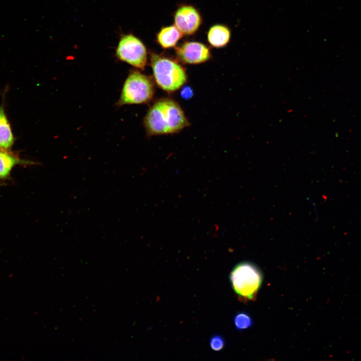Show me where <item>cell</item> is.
I'll list each match as a JSON object with an SVG mask.
<instances>
[{"label": "cell", "instance_id": "1", "mask_svg": "<svg viewBox=\"0 0 361 361\" xmlns=\"http://www.w3.org/2000/svg\"><path fill=\"white\" fill-rule=\"evenodd\" d=\"M189 124L179 105L168 98L156 101L144 118V127L149 136L177 133Z\"/></svg>", "mask_w": 361, "mask_h": 361}, {"label": "cell", "instance_id": "2", "mask_svg": "<svg viewBox=\"0 0 361 361\" xmlns=\"http://www.w3.org/2000/svg\"><path fill=\"white\" fill-rule=\"evenodd\" d=\"M229 279L234 292L245 301L253 300L263 282L260 269L249 261L241 262L231 271Z\"/></svg>", "mask_w": 361, "mask_h": 361}, {"label": "cell", "instance_id": "3", "mask_svg": "<svg viewBox=\"0 0 361 361\" xmlns=\"http://www.w3.org/2000/svg\"><path fill=\"white\" fill-rule=\"evenodd\" d=\"M150 62L154 81L164 91L173 92L187 82L185 70L176 61L152 54Z\"/></svg>", "mask_w": 361, "mask_h": 361}, {"label": "cell", "instance_id": "4", "mask_svg": "<svg viewBox=\"0 0 361 361\" xmlns=\"http://www.w3.org/2000/svg\"><path fill=\"white\" fill-rule=\"evenodd\" d=\"M154 91L152 78L138 71L133 70L124 81L116 105L148 103L152 100Z\"/></svg>", "mask_w": 361, "mask_h": 361}, {"label": "cell", "instance_id": "5", "mask_svg": "<svg viewBox=\"0 0 361 361\" xmlns=\"http://www.w3.org/2000/svg\"><path fill=\"white\" fill-rule=\"evenodd\" d=\"M116 55L121 61L144 70L147 63V52L142 42L132 34L123 35L120 39Z\"/></svg>", "mask_w": 361, "mask_h": 361}, {"label": "cell", "instance_id": "6", "mask_svg": "<svg viewBox=\"0 0 361 361\" xmlns=\"http://www.w3.org/2000/svg\"><path fill=\"white\" fill-rule=\"evenodd\" d=\"M176 54L183 63L197 64L205 62L211 58L209 49L204 44L194 42H187L176 48Z\"/></svg>", "mask_w": 361, "mask_h": 361}, {"label": "cell", "instance_id": "7", "mask_svg": "<svg viewBox=\"0 0 361 361\" xmlns=\"http://www.w3.org/2000/svg\"><path fill=\"white\" fill-rule=\"evenodd\" d=\"M201 23L199 13L191 6H186L179 8L174 15L175 27L185 34L190 35L195 33Z\"/></svg>", "mask_w": 361, "mask_h": 361}, {"label": "cell", "instance_id": "8", "mask_svg": "<svg viewBox=\"0 0 361 361\" xmlns=\"http://www.w3.org/2000/svg\"><path fill=\"white\" fill-rule=\"evenodd\" d=\"M37 162L20 158L9 150L0 148V180L10 178L13 168L17 165H33Z\"/></svg>", "mask_w": 361, "mask_h": 361}, {"label": "cell", "instance_id": "9", "mask_svg": "<svg viewBox=\"0 0 361 361\" xmlns=\"http://www.w3.org/2000/svg\"><path fill=\"white\" fill-rule=\"evenodd\" d=\"M14 142V137L3 105L0 106V148L10 150Z\"/></svg>", "mask_w": 361, "mask_h": 361}, {"label": "cell", "instance_id": "10", "mask_svg": "<svg viewBox=\"0 0 361 361\" xmlns=\"http://www.w3.org/2000/svg\"><path fill=\"white\" fill-rule=\"evenodd\" d=\"M231 32L228 27L224 25H217L210 29L208 34L209 42L213 47H223L229 42Z\"/></svg>", "mask_w": 361, "mask_h": 361}, {"label": "cell", "instance_id": "11", "mask_svg": "<svg viewBox=\"0 0 361 361\" xmlns=\"http://www.w3.org/2000/svg\"><path fill=\"white\" fill-rule=\"evenodd\" d=\"M182 36L178 29L171 26L162 28L157 34V39L162 48H168L174 46Z\"/></svg>", "mask_w": 361, "mask_h": 361}, {"label": "cell", "instance_id": "12", "mask_svg": "<svg viewBox=\"0 0 361 361\" xmlns=\"http://www.w3.org/2000/svg\"><path fill=\"white\" fill-rule=\"evenodd\" d=\"M233 321L236 329L240 331L250 328L253 324L251 316L245 312L237 313L234 317Z\"/></svg>", "mask_w": 361, "mask_h": 361}, {"label": "cell", "instance_id": "13", "mask_svg": "<svg viewBox=\"0 0 361 361\" xmlns=\"http://www.w3.org/2000/svg\"><path fill=\"white\" fill-rule=\"evenodd\" d=\"M210 346L214 351H220L225 346V340L224 338L220 335L213 336L209 341Z\"/></svg>", "mask_w": 361, "mask_h": 361}, {"label": "cell", "instance_id": "14", "mask_svg": "<svg viewBox=\"0 0 361 361\" xmlns=\"http://www.w3.org/2000/svg\"><path fill=\"white\" fill-rule=\"evenodd\" d=\"M180 95L185 99H189L193 95V89L189 86H185L182 90Z\"/></svg>", "mask_w": 361, "mask_h": 361}, {"label": "cell", "instance_id": "15", "mask_svg": "<svg viewBox=\"0 0 361 361\" xmlns=\"http://www.w3.org/2000/svg\"><path fill=\"white\" fill-rule=\"evenodd\" d=\"M0 185H1V183H0Z\"/></svg>", "mask_w": 361, "mask_h": 361}]
</instances>
